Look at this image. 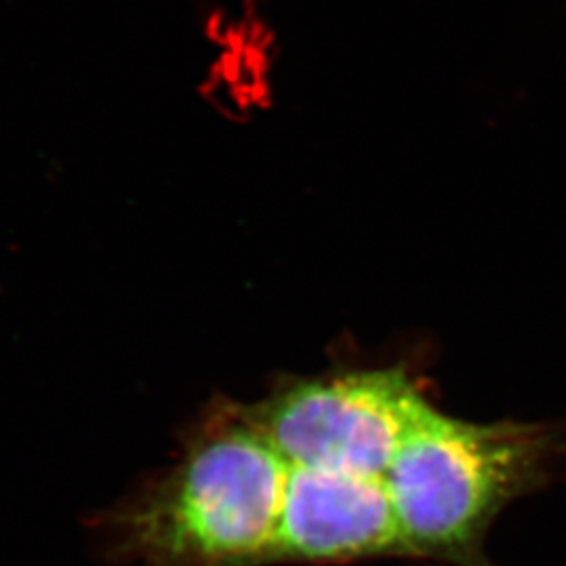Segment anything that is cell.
<instances>
[{
    "label": "cell",
    "instance_id": "cell-1",
    "mask_svg": "<svg viewBox=\"0 0 566 566\" xmlns=\"http://www.w3.org/2000/svg\"><path fill=\"white\" fill-rule=\"evenodd\" d=\"M289 473L251 424L208 430L166 479L99 518L105 545L142 566L271 563Z\"/></svg>",
    "mask_w": 566,
    "mask_h": 566
},
{
    "label": "cell",
    "instance_id": "cell-2",
    "mask_svg": "<svg viewBox=\"0 0 566 566\" xmlns=\"http://www.w3.org/2000/svg\"><path fill=\"white\" fill-rule=\"evenodd\" d=\"M566 474V423L424 416L387 473L410 557L490 566L484 539L507 504Z\"/></svg>",
    "mask_w": 566,
    "mask_h": 566
},
{
    "label": "cell",
    "instance_id": "cell-3",
    "mask_svg": "<svg viewBox=\"0 0 566 566\" xmlns=\"http://www.w3.org/2000/svg\"><path fill=\"white\" fill-rule=\"evenodd\" d=\"M430 410L401 371H365L291 388L249 424L289 468L387 479Z\"/></svg>",
    "mask_w": 566,
    "mask_h": 566
},
{
    "label": "cell",
    "instance_id": "cell-4",
    "mask_svg": "<svg viewBox=\"0 0 566 566\" xmlns=\"http://www.w3.org/2000/svg\"><path fill=\"white\" fill-rule=\"evenodd\" d=\"M409 556L387 480L291 468L271 563Z\"/></svg>",
    "mask_w": 566,
    "mask_h": 566
}]
</instances>
